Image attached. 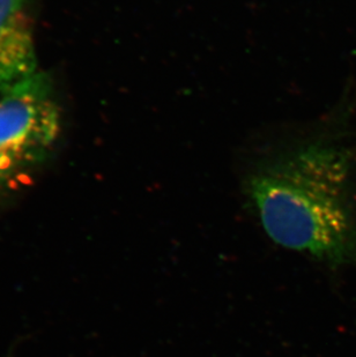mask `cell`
<instances>
[{"label":"cell","mask_w":356,"mask_h":357,"mask_svg":"<svg viewBox=\"0 0 356 357\" xmlns=\"http://www.w3.org/2000/svg\"><path fill=\"white\" fill-rule=\"evenodd\" d=\"M26 0H0V94L36 75L34 38Z\"/></svg>","instance_id":"3957f363"},{"label":"cell","mask_w":356,"mask_h":357,"mask_svg":"<svg viewBox=\"0 0 356 357\" xmlns=\"http://www.w3.org/2000/svg\"><path fill=\"white\" fill-rule=\"evenodd\" d=\"M242 189L266 235L285 249L339 260L352 237L350 149L309 128H285L246 152Z\"/></svg>","instance_id":"6da1fadb"},{"label":"cell","mask_w":356,"mask_h":357,"mask_svg":"<svg viewBox=\"0 0 356 357\" xmlns=\"http://www.w3.org/2000/svg\"><path fill=\"white\" fill-rule=\"evenodd\" d=\"M59 131V108L38 72L0 94V156L19 168L42 159Z\"/></svg>","instance_id":"7a4b0ae2"},{"label":"cell","mask_w":356,"mask_h":357,"mask_svg":"<svg viewBox=\"0 0 356 357\" xmlns=\"http://www.w3.org/2000/svg\"><path fill=\"white\" fill-rule=\"evenodd\" d=\"M17 169L19 167L14 165L13 162L0 156V189H3L7 181L10 178V176L14 175Z\"/></svg>","instance_id":"277c9868"}]
</instances>
